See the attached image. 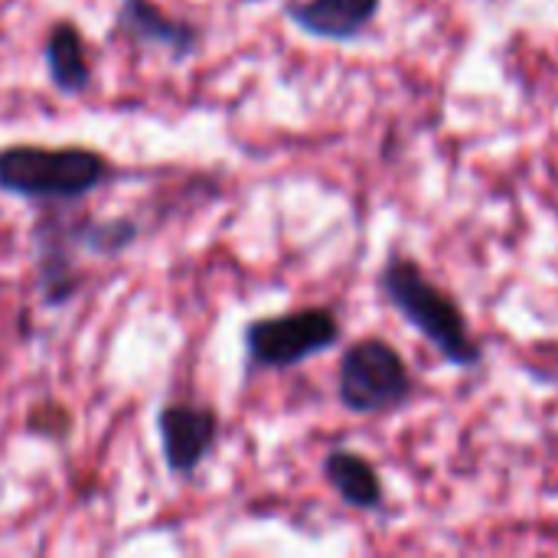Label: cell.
I'll return each mask as SVG.
<instances>
[{"label": "cell", "mask_w": 558, "mask_h": 558, "mask_svg": "<svg viewBox=\"0 0 558 558\" xmlns=\"http://www.w3.org/2000/svg\"><path fill=\"white\" fill-rule=\"evenodd\" d=\"M114 177V167L88 147H29L0 150V190L33 203H78Z\"/></svg>", "instance_id": "obj_1"}, {"label": "cell", "mask_w": 558, "mask_h": 558, "mask_svg": "<svg viewBox=\"0 0 558 558\" xmlns=\"http://www.w3.org/2000/svg\"><path fill=\"white\" fill-rule=\"evenodd\" d=\"M389 304L454 366L474 369L481 363V343L474 340L464 311L432 284L412 258H389L379 278Z\"/></svg>", "instance_id": "obj_2"}, {"label": "cell", "mask_w": 558, "mask_h": 558, "mask_svg": "<svg viewBox=\"0 0 558 558\" xmlns=\"http://www.w3.org/2000/svg\"><path fill=\"white\" fill-rule=\"evenodd\" d=\"M337 396L353 415H379L399 409L412 396L409 363L386 340H360L340 360Z\"/></svg>", "instance_id": "obj_3"}, {"label": "cell", "mask_w": 558, "mask_h": 558, "mask_svg": "<svg viewBox=\"0 0 558 558\" xmlns=\"http://www.w3.org/2000/svg\"><path fill=\"white\" fill-rule=\"evenodd\" d=\"M340 343V320L330 307H304L278 317H258L245 327L252 366L291 369Z\"/></svg>", "instance_id": "obj_4"}, {"label": "cell", "mask_w": 558, "mask_h": 558, "mask_svg": "<svg viewBox=\"0 0 558 558\" xmlns=\"http://www.w3.org/2000/svg\"><path fill=\"white\" fill-rule=\"evenodd\" d=\"M163 461L173 474H193L219 438V415L206 405H163L157 412Z\"/></svg>", "instance_id": "obj_5"}, {"label": "cell", "mask_w": 558, "mask_h": 558, "mask_svg": "<svg viewBox=\"0 0 558 558\" xmlns=\"http://www.w3.org/2000/svg\"><path fill=\"white\" fill-rule=\"evenodd\" d=\"M379 13V0H294L288 20L304 33L330 43L356 39Z\"/></svg>", "instance_id": "obj_6"}, {"label": "cell", "mask_w": 558, "mask_h": 558, "mask_svg": "<svg viewBox=\"0 0 558 558\" xmlns=\"http://www.w3.org/2000/svg\"><path fill=\"white\" fill-rule=\"evenodd\" d=\"M118 23L131 39L147 43V46H160L173 59H186L199 46V29L193 23L177 20L147 0H121Z\"/></svg>", "instance_id": "obj_7"}, {"label": "cell", "mask_w": 558, "mask_h": 558, "mask_svg": "<svg viewBox=\"0 0 558 558\" xmlns=\"http://www.w3.org/2000/svg\"><path fill=\"white\" fill-rule=\"evenodd\" d=\"M43 56H46V72L62 95H78L92 85V62L85 52V39L78 26H72L69 20H59L46 33Z\"/></svg>", "instance_id": "obj_8"}, {"label": "cell", "mask_w": 558, "mask_h": 558, "mask_svg": "<svg viewBox=\"0 0 558 558\" xmlns=\"http://www.w3.org/2000/svg\"><path fill=\"white\" fill-rule=\"evenodd\" d=\"M324 474L340 500L353 510H376L383 504V484L376 468L356 451H330L324 461Z\"/></svg>", "instance_id": "obj_9"}, {"label": "cell", "mask_w": 558, "mask_h": 558, "mask_svg": "<svg viewBox=\"0 0 558 558\" xmlns=\"http://www.w3.org/2000/svg\"><path fill=\"white\" fill-rule=\"evenodd\" d=\"M72 242H78L82 248L95 252V255H121L134 239H137V222L131 216H121V219H108V222H78L72 232H69Z\"/></svg>", "instance_id": "obj_10"}]
</instances>
